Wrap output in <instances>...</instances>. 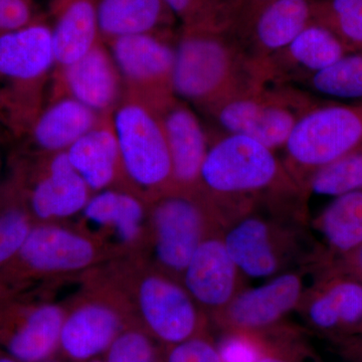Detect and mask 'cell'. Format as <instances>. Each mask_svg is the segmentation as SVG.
<instances>
[{"label":"cell","instance_id":"obj_1","mask_svg":"<svg viewBox=\"0 0 362 362\" xmlns=\"http://www.w3.org/2000/svg\"><path fill=\"white\" fill-rule=\"evenodd\" d=\"M276 151L247 136L228 134L209 145L201 189L226 228L259 202L304 195Z\"/></svg>","mask_w":362,"mask_h":362},{"label":"cell","instance_id":"obj_2","mask_svg":"<svg viewBox=\"0 0 362 362\" xmlns=\"http://www.w3.org/2000/svg\"><path fill=\"white\" fill-rule=\"evenodd\" d=\"M265 83L244 45L225 25L181 26L175 42L173 93L204 110Z\"/></svg>","mask_w":362,"mask_h":362},{"label":"cell","instance_id":"obj_3","mask_svg":"<svg viewBox=\"0 0 362 362\" xmlns=\"http://www.w3.org/2000/svg\"><path fill=\"white\" fill-rule=\"evenodd\" d=\"M305 201L295 197L259 202L223 228L226 250L245 278L270 279L294 265H315L321 250H309Z\"/></svg>","mask_w":362,"mask_h":362},{"label":"cell","instance_id":"obj_4","mask_svg":"<svg viewBox=\"0 0 362 362\" xmlns=\"http://www.w3.org/2000/svg\"><path fill=\"white\" fill-rule=\"evenodd\" d=\"M318 104L298 86L265 82L206 112L223 132L247 136L277 151L284 148L298 120Z\"/></svg>","mask_w":362,"mask_h":362},{"label":"cell","instance_id":"obj_5","mask_svg":"<svg viewBox=\"0 0 362 362\" xmlns=\"http://www.w3.org/2000/svg\"><path fill=\"white\" fill-rule=\"evenodd\" d=\"M361 148L362 105L319 103L293 128L283 148V163L304 190L319 169Z\"/></svg>","mask_w":362,"mask_h":362},{"label":"cell","instance_id":"obj_6","mask_svg":"<svg viewBox=\"0 0 362 362\" xmlns=\"http://www.w3.org/2000/svg\"><path fill=\"white\" fill-rule=\"evenodd\" d=\"M121 163L145 188L173 187V168L160 119L150 105L126 93L112 112Z\"/></svg>","mask_w":362,"mask_h":362},{"label":"cell","instance_id":"obj_7","mask_svg":"<svg viewBox=\"0 0 362 362\" xmlns=\"http://www.w3.org/2000/svg\"><path fill=\"white\" fill-rule=\"evenodd\" d=\"M54 66L52 26L42 18L0 33V107L26 110L40 106V88Z\"/></svg>","mask_w":362,"mask_h":362},{"label":"cell","instance_id":"obj_8","mask_svg":"<svg viewBox=\"0 0 362 362\" xmlns=\"http://www.w3.org/2000/svg\"><path fill=\"white\" fill-rule=\"evenodd\" d=\"M108 45L128 94L153 109L175 96V44L170 42V32L119 37Z\"/></svg>","mask_w":362,"mask_h":362},{"label":"cell","instance_id":"obj_9","mask_svg":"<svg viewBox=\"0 0 362 362\" xmlns=\"http://www.w3.org/2000/svg\"><path fill=\"white\" fill-rule=\"evenodd\" d=\"M307 270L294 269L268 279L256 287L243 288L226 308L214 314L225 332L263 335L284 325L297 311L306 292Z\"/></svg>","mask_w":362,"mask_h":362},{"label":"cell","instance_id":"obj_10","mask_svg":"<svg viewBox=\"0 0 362 362\" xmlns=\"http://www.w3.org/2000/svg\"><path fill=\"white\" fill-rule=\"evenodd\" d=\"M183 194L162 197L152 216L157 259L164 268L177 273H183L202 240L209 237L207 225H218L206 197V202H202Z\"/></svg>","mask_w":362,"mask_h":362},{"label":"cell","instance_id":"obj_11","mask_svg":"<svg viewBox=\"0 0 362 362\" xmlns=\"http://www.w3.org/2000/svg\"><path fill=\"white\" fill-rule=\"evenodd\" d=\"M307 288L297 311L314 330L343 340L362 326V284L356 279L324 267Z\"/></svg>","mask_w":362,"mask_h":362},{"label":"cell","instance_id":"obj_12","mask_svg":"<svg viewBox=\"0 0 362 362\" xmlns=\"http://www.w3.org/2000/svg\"><path fill=\"white\" fill-rule=\"evenodd\" d=\"M350 52L332 30L313 21L259 65L265 82L297 86Z\"/></svg>","mask_w":362,"mask_h":362},{"label":"cell","instance_id":"obj_13","mask_svg":"<svg viewBox=\"0 0 362 362\" xmlns=\"http://www.w3.org/2000/svg\"><path fill=\"white\" fill-rule=\"evenodd\" d=\"M154 110L168 141L173 185L185 192L201 189L202 164L209 148L201 120L185 101L175 96Z\"/></svg>","mask_w":362,"mask_h":362},{"label":"cell","instance_id":"obj_14","mask_svg":"<svg viewBox=\"0 0 362 362\" xmlns=\"http://www.w3.org/2000/svg\"><path fill=\"white\" fill-rule=\"evenodd\" d=\"M182 274L190 296L214 314L228 306L245 287L246 279L228 254L221 233L202 240Z\"/></svg>","mask_w":362,"mask_h":362},{"label":"cell","instance_id":"obj_15","mask_svg":"<svg viewBox=\"0 0 362 362\" xmlns=\"http://www.w3.org/2000/svg\"><path fill=\"white\" fill-rule=\"evenodd\" d=\"M142 315L162 341L175 345L194 337L199 315L185 288L162 276H150L139 289Z\"/></svg>","mask_w":362,"mask_h":362},{"label":"cell","instance_id":"obj_16","mask_svg":"<svg viewBox=\"0 0 362 362\" xmlns=\"http://www.w3.org/2000/svg\"><path fill=\"white\" fill-rule=\"evenodd\" d=\"M61 71L69 95L100 115L112 114L121 101L122 78L103 40Z\"/></svg>","mask_w":362,"mask_h":362},{"label":"cell","instance_id":"obj_17","mask_svg":"<svg viewBox=\"0 0 362 362\" xmlns=\"http://www.w3.org/2000/svg\"><path fill=\"white\" fill-rule=\"evenodd\" d=\"M314 21V0H275L259 11L243 45L259 66Z\"/></svg>","mask_w":362,"mask_h":362},{"label":"cell","instance_id":"obj_18","mask_svg":"<svg viewBox=\"0 0 362 362\" xmlns=\"http://www.w3.org/2000/svg\"><path fill=\"white\" fill-rule=\"evenodd\" d=\"M95 250L89 240L52 226H33L16 258L35 272L78 270L89 265Z\"/></svg>","mask_w":362,"mask_h":362},{"label":"cell","instance_id":"obj_19","mask_svg":"<svg viewBox=\"0 0 362 362\" xmlns=\"http://www.w3.org/2000/svg\"><path fill=\"white\" fill-rule=\"evenodd\" d=\"M89 190L66 151L57 152L52 154L47 173L33 185L28 201L33 214L40 220L66 218L85 209Z\"/></svg>","mask_w":362,"mask_h":362},{"label":"cell","instance_id":"obj_20","mask_svg":"<svg viewBox=\"0 0 362 362\" xmlns=\"http://www.w3.org/2000/svg\"><path fill=\"white\" fill-rule=\"evenodd\" d=\"M98 0H52V26L56 66L59 69L82 58L99 42Z\"/></svg>","mask_w":362,"mask_h":362},{"label":"cell","instance_id":"obj_21","mask_svg":"<svg viewBox=\"0 0 362 362\" xmlns=\"http://www.w3.org/2000/svg\"><path fill=\"white\" fill-rule=\"evenodd\" d=\"M100 39L170 32L175 16L164 0H98Z\"/></svg>","mask_w":362,"mask_h":362},{"label":"cell","instance_id":"obj_22","mask_svg":"<svg viewBox=\"0 0 362 362\" xmlns=\"http://www.w3.org/2000/svg\"><path fill=\"white\" fill-rule=\"evenodd\" d=\"M102 116L69 95L40 111L28 135L40 150L52 154L66 151L96 127Z\"/></svg>","mask_w":362,"mask_h":362},{"label":"cell","instance_id":"obj_23","mask_svg":"<svg viewBox=\"0 0 362 362\" xmlns=\"http://www.w3.org/2000/svg\"><path fill=\"white\" fill-rule=\"evenodd\" d=\"M111 115L102 116L96 127L66 150L71 165L90 189L102 190L111 185L121 162Z\"/></svg>","mask_w":362,"mask_h":362},{"label":"cell","instance_id":"obj_24","mask_svg":"<svg viewBox=\"0 0 362 362\" xmlns=\"http://www.w3.org/2000/svg\"><path fill=\"white\" fill-rule=\"evenodd\" d=\"M120 329V320L103 305H87L65 319L61 345L73 358L85 361L109 349Z\"/></svg>","mask_w":362,"mask_h":362},{"label":"cell","instance_id":"obj_25","mask_svg":"<svg viewBox=\"0 0 362 362\" xmlns=\"http://www.w3.org/2000/svg\"><path fill=\"white\" fill-rule=\"evenodd\" d=\"M314 230L322 237L327 261L362 246V190L338 195L316 216Z\"/></svg>","mask_w":362,"mask_h":362},{"label":"cell","instance_id":"obj_26","mask_svg":"<svg viewBox=\"0 0 362 362\" xmlns=\"http://www.w3.org/2000/svg\"><path fill=\"white\" fill-rule=\"evenodd\" d=\"M65 317L54 305L28 312L16 332L4 343L7 354L18 362H42L61 343Z\"/></svg>","mask_w":362,"mask_h":362},{"label":"cell","instance_id":"obj_27","mask_svg":"<svg viewBox=\"0 0 362 362\" xmlns=\"http://www.w3.org/2000/svg\"><path fill=\"white\" fill-rule=\"evenodd\" d=\"M309 94L334 103L362 105V51L350 52L302 83Z\"/></svg>","mask_w":362,"mask_h":362},{"label":"cell","instance_id":"obj_28","mask_svg":"<svg viewBox=\"0 0 362 362\" xmlns=\"http://www.w3.org/2000/svg\"><path fill=\"white\" fill-rule=\"evenodd\" d=\"M83 211L89 221L114 226L121 239L126 242L138 237L144 218L141 202L132 195L114 190H104L95 195Z\"/></svg>","mask_w":362,"mask_h":362},{"label":"cell","instance_id":"obj_29","mask_svg":"<svg viewBox=\"0 0 362 362\" xmlns=\"http://www.w3.org/2000/svg\"><path fill=\"white\" fill-rule=\"evenodd\" d=\"M362 190V148L313 173L305 183V194L337 197Z\"/></svg>","mask_w":362,"mask_h":362},{"label":"cell","instance_id":"obj_30","mask_svg":"<svg viewBox=\"0 0 362 362\" xmlns=\"http://www.w3.org/2000/svg\"><path fill=\"white\" fill-rule=\"evenodd\" d=\"M314 21L332 30L350 52L362 51V0H314Z\"/></svg>","mask_w":362,"mask_h":362},{"label":"cell","instance_id":"obj_31","mask_svg":"<svg viewBox=\"0 0 362 362\" xmlns=\"http://www.w3.org/2000/svg\"><path fill=\"white\" fill-rule=\"evenodd\" d=\"M32 228L30 216L23 207H0V268L16 258Z\"/></svg>","mask_w":362,"mask_h":362},{"label":"cell","instance_id":"obj_32","mask_svg":"<svg viewBox=\"0 0 362 362\" xmlns=\"http://www.w3.org/2000/svg\"><path fill=\"white\" fill-rule=\"evenodd\" d=\"M171 13L181 21V26L199 23H225L223 0H164Z\"/></svg>","mask_w":362,"mask_h":362},{"label":"cell","instance_id":"obj_33","mask_svg":"<svg viewBox=\"0 0 362 362\" xmlns=\"http://www.w3.org/2000/svg\"><path fill=\"white\" fill-rule=\"evenodd\" d=\"M263 351L257 362H303L305 349L297 341L296 331L290 327L279 329L259 337Z\"/></svg>","mask_w":362,"mask_h":362},{"label":"cell","instance_id":"obj_34","mask_svg":"<svg viewBox=\"0 0 362 362\" xmlns=\"http://www.w3.org/2000/svg\"><path fill=\"white\" fill-rule=\"evenodd\" d=\"M153 346L140 332L118 335L109 347L106 362H153Z\"/></svg>","mask_w":362,"mask_h":362},{"label":"cell","instance_id":"obj_35","mask_svg":"<svg viewBox=\"0 0 362 362\" xmlns=\"http://www.w3.org/2000/svg\"><path fill=\"white\" fill-rule=\"evenodd\" d=\"M216 346L221 362H257L263 351L262 340L250 333L225 332Z\"/></svg>","mask_w":362,"mask_h":362},{"label":"cell","instance_id":"obj_36","mask_svg":"<svg viewBox=\"0 0 362 362\" xmlns=\"http://www.w3.org/2000/svg\"><path fill=\"white\" fill-rule=\"evenodd\" d=\"M273 1L275 0H223L226 23L242 44L259 11Z\"/></svg>","mask_w":362,"mask_h":362},{"label":"cell","instance_id":"obj_37","mask_svg":"<svg viewBox=\"0 0 362 362\" xmlns=\"http://www.w3.org/2000/svg\"><path fill=\"white\" fill-rule=\"evenodd\" d=\"M168 362H221L218 346L201 337L189 338L173 345Z\"/></svg>","mask_w":362,"mask_h":362},{"label":"cell","instance_id":"obj_38","mask_svg":"<svg viewBox=\"0 0 362 362\" xmlns=\"http://www.w3.org/2000/svg\"><path fill=\"white\" fill-rule=\"evenodd\" d=\"M40 18L35 0H0V33L18 30Z\"/></svg>","mask_w":362,"mask_h":362},{"label":"cell","instance_id":"obj_39","mask_svg":"<svg viewBox=\"0 0 362 362\" xmlns=\"http://www.w3.org/2000/svg\"><path fill=\"white\" fill-rule=\"evenodd\" d=\"M319 266L356 279L362 284V246L346 254L324 261Z\"/></svg>","mask_w":362,"mask_h":362},{"label":"cell","instance_id":"obj_40","mask_svg":"<svg viewBox=\"0 0 362 362\" xmlns=\"http://www.w3.org/2000/svg\"><path fill=\"white\" fill-rule=\"evenodd\" d=\"M343 354L354 362H362V338L351 337L341 340Z\"/></svg>","mask_w":362,"mask_h":362},{"label":"cell","instance_id":"obj_41","mask_svg":"<svg viewBox=\"0 0 362 362\" xmlns=\"http://www.w3.org/2000/svg\"><path fill=\"white\" fill-rule=\"evenodd\" d=\"M0 362H18L9 354H0Z\"/></svg>","mask_w":362,"mask_h":362},{"label":"cell","instance_id":"obj_42","mask_svg":"<svg viewBox=\"0 0 362 362\" xmlns=\"http://www.w3.org/2000/svg\"><path fill=\"white\" fill-rule=\"evenodd\" d=\"M359 333H361V334H362V326H361V331H359Z\"/></svg>","mask_w":362,"mask_h":362},{"label":"cell","instance_id":"obj_43","mask_svg":"<svg viewBox=\"0 0 362 362\" xmlns=\"http://www.w3.org/2000/svg\"><path fill=\"white\" fill-rule=\"evenodd\" d=\"M42 362H54V361H42Z\"/></svg>","mask_w":362,"mask_h":362},{"label":"cell","instance_id":"obj_44","mask_svg":"<svg viewBox=\"0 0 362 362\" xmlns=\"http://www.w3.org/2000/svg\"><path fill=\"white\" fill-rule=\"evenodd\" d=\"M93 362H101V361H93Z\"/></svg>","mask_w":362,"mask_h":362}]
</instances>
